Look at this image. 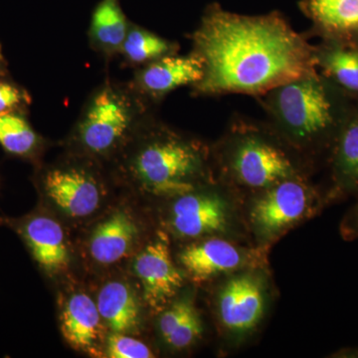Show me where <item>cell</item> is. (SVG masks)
<instances>
[{
    "label": "cell",
    "instance_id": "1",
    "mask_svg": "<svg viewBox=\"0 0 358 358\" xmlns=\"http://www.w3.org/2000/svg\"><path fill=\"white\" fill-rule=\"evenodd\" d=\"M190 40L204 68L201 81L190 88L194 96L257 99L317 70L315 44L279 11L244 15L213 2Z\"/></svg>",
    "mask_w": 358,
    "mask_h": 358
},
{
    "label": "cell",
    "instance_id": "2",
    "mask_svg": "<svg viewBox=\"0 0 358 358\" xmlns=\"http://www.w3.org/2000/svg\"><path fill=\"white\" fill-rule=\"evenodd\" d=\"M266 122L315 169L326 162L355 103L315 70L257 98Z\"/></svg>",
    "mask_w": 358,
    "mask_h": 358
},
{
    "label": "cell",
    "instance_id": "3",
    "mask_svg": "<svg viewBox=\"0 0 358 358\" xmlns=\"http://www.w3.org/2000/svg\"><path fill=\"white\" fill-rule=\"evenodd\" d=\"M216 178L239 196L313 173L267 122L235 117L211 147Z\"/></svg>",
    "mask_w": 358,
    "mask_h": 358
},
{
    "label": "cell",
    "instance_id": "4",
    "mask_svg": "<svg viewBox=\"0 0 358 358\" xmlns=\"http://www.w3.org/2000/svg\"><path fill=\"white\" fill-rule=\"evenodd\" d=\"M126 169L145 192L174 199L215 180L211 147L157 117L136 134Z\"/></svg>",
    "mask_w": 358,
    "mask_h": 358
},
{
    "label": "cell",
    "instance_id": "5",
    "mask_svg": "<svg viewBox=\"0 0 358 358\" xmlns=\"http://www.w3.org/2000/svg\"><path fill=\"white\" fill-rule=\"evenodd\" d=\"M157 106L129 83L106 79L87 99L73 129L78 150L106 157L122 150L155 117Z\"/></svg>",
    "mask_w": 358,
    "mask_h": 358
},
{
    "label": "cell",
    "instance_id": "6",
    "mask_svg": "<svg viewBox=\"0 0 358 358\" xmlns=\"http://www.w3.org/2000/svg\"><path fill=\"white\" fill-rule=\"evenodd\" d=\"M243 207L245 226L256 246L271 245L296 226L319 213L324 197L310 178L286 179L247 196Z\"/></svg>",
    "mask_w": 358,
    "mask_h": 358
},
{
    "label": "cell",
    "instance_id": "7",
    "mask_svg": "<svg viewBox=\"0 0 358 358\" xmlns=\"http://www.w3.org/2000/svg\"><path fill=\"white\" fill-rule=\"evenodd\" d=\"M173 199L169 227L179 238L235 240L246 229L239 195L218 178Z\"/></svg>",
    "mask_w": 358,
    "mask_h": 358
},
{
    "label": "cell",
    "instance_id": "8",
    "mask_svg": "<svg viewBox=\"0 0 358 358\" xmlns=\"http://www.w3.org/2000/svg\"><path fill=\"white\" fill-rule=\"evenodd\" d=\"M271 291L267 267L246 268L222 278L213 306L224 338L238 345L253 336L267 315Z\"/></svg>",
    "mask_w": 358,
    "mask_h": 358
},
{
    "label": "cell",
    "instance_id": "9",
    "mask_svg": "<svg viewBox=\"0 0 358 358\" xmlns=\"http://www.w3.org/2000/svg\"><path fill=\"white\" fill-rule=\"evenodd\" d=\"M267 252L230 238L207 237L181 250L178 262L192 281L201 284L246 268L267 267Z\"/></svg>",
    "mask_w": 358,
    "mask_h": 358
},
{
    "label": "cell",
    "instance_id": "10",
    "mask_svg": "<svg viewBox=\"0 0 358 358\" xmlns=\"http://www.w3.org/2000/svg\"><path fill=\"white\" fill-rule=\"evenodd\" d=\"M40 185L45 195L72 217H86L100 206L101 185L88 167H50L40 176Z\"/></svg>",
    "mask_w": 358,
    "mask_h": 358
},
{
    "label": "cell",
    "instance_id": "11",
    "mask_svg": "<svg viewBox=\"0 0 358 358\" xmlns=\"http://www.w3.org/2000/svg\"><path fill=\"white\" fill-rule=\"evenodd\" d=\"M134 270L152 310H164L185 284V273L176 267L166 238L159 235L136 256Z\"/></svg>",
    "mask_w": 358,
    "mask_h": 358
},
{
    "label": "cell",
    "instance_id": "12",
    "mask_svg": "<svg viewBox=\"0 0 358 358\" xmlns=\"http://www.w3.org/2000/svg\"><path fill=\"white\" fill-rule=\"evenodd\" d=\"M204 75L203 63L192 52L186 55L171 54L136 68L129 83L148 102L159 106L169 94L190 87L201 81Z\"/></svg>",
    "mask_w": 358,
    "mask_h": 358
},
{
    "label": "cell",
    "instance_id": "13",
    "mask_svg": "<svg viewBox=\"0 0 358 358\" xmlns=\"http://www.w3.org/2000/svg\"><path fill=\"white\" fill-rule=\"evenodd\" d=\"M13 226L40 268L48 273H57L68 267L69 251L64 231L57 221L37 214L21 219Z\"/></svg>",
    "mask_w": 358,
    "mask_h": 358
},
{
    "label": "cell",
    "instance_id": "14",
    "mask_svg": "<svg viewBox=\"0 0 358 358\" xmlns=\"http://www.w3.org/2000/svg\"><path fill=\"white\" fill-rule=\"evenodd\" d=\"M327 164L331 178L327 199L358 195V103L341 127Z\"/></svg>",
    "mask_w": 358,
    "mask_h": 358
},
{
    "label": "cell",
    "instance_id": "15",
    "mask_svg": "<svg viewBox=\"0 0 358 358\" xmlns=\"http://www.w3.org/2000/svg\"><path fill=\"white\" fill-rule=\"evenodd\" d=\"M299 7L312 24L308 38H358V0H301Z\"/></svg>",
    "mask_w": 358,
    "mask_h": 358
},
{
    "label": "cell",
    "instance_id": "16",
    "mask_svg": "<svg viewBox=\"0 0 358 358\" xmlns=\"http://www.w3.org/2000/svg\"><path fill=\"white\" fill-rule=\"evenodd\" d=\"M315 61L320 73L358 103V38L320 40Z\"/></svg>",
    "mask_w": 358,
    "mask_h": 358
},
{
    "label": "cell",
    "instance_id": "17",
    "mask_svg": "<svg viewBox=\"0 0 358 358\" xmlns=\"http://www.w3.org/2000/svg\"><path fill=\"white\" fill-rule=\"evenodd\" d=\"M96 303L88 294L77 293L68 299L61 313V329L73 348L92 355H100L102 324Z\"/></svg>",
    "mask_w": 358,
    "mask_h": 358
},
{
    "label": "cell",
    "instance_id": "18",
    "mask_svg": "<svg viewBox=\"0 0 358 358\" xmlns=\"http://www.w3.org/2000/svg\"><path fill=\"white\" fill-rule=\"evenodd\" d=\"M138 235V225L128 212H115L92 233L90 254L102 265L119 262L128 255Z\"/></svg>",
    "mask_w": 358,
    "mask_h": 358
},
{
    "label": "cell",
    "instance_id": "19",
    "mask_svg": "<svg viewBox=\"0 0 358 358\" xmlns=\"http://www.w3.org/2000/svg\"><path fill=\"white\" fill-rule=\"evenodd\" d=\"M131 24L120 0H100L92 13L90 45L103 58L110 60L120 55Z\"/></svg>",
    "mask_w": 358,
    "mask_h": 358
},
{
    "label": "cell",
    "instance_id": "20",
    "mask_svg": "<svg viewBox=\"0 0 358 358\" xmlns=\"http://www.w3.org/2000/svg\"><path fill=\"white\" fill-rule=\"evenodd\" d=\"M159 331L164 343L176 350H185L201 338L203 324L192 296L171 301L162 310Z\"/></svg>",
    "mask_w": 358,
    "mask_h": 358
},
{
    "label": "cell",
    "instance_id": "21",
    "mask_svg": "<svg viewBox=\"0 0 358 358\" xmlns=\"http://www.w3.org/2000/svg\"><path fill=\"white\" fill-rule=\"evenodd\" d=\"M96 307L113 333L131 334L140 326L138 299L124 282L113 281L102 287L96 299Z\"/></svg>",
    "mask_w": 358,
    "mask_h": 358
},
{
    "label": "cell",
    "instance_id": "22",
    "mask_svg": "<svg viewBox=\"0 0 358 358\" xmlns=\"http://www.w3.org/2000/svg\"><path fill=\"white\" fill-rule=\"evenodd\" d=\"M176 53H179L178 42L164 38L157 33L131 23L120 55L127 65L136 69L157 59Z\"/></svg>",
    "mask_w": 358,
    "mask_h": 358
},
{
    "label": "cell",
    "instance_id": "23",
    "mask_svg": "<svg viewBox=\"0 0 358 358\" xmlns=\"http://www.w3.org/2000/svg\"><path fill=\"white\" fill-rule=\"evenodd\" d=\"M0 145L13 157L33 159L41 150L42 138L22 110L0 113Z\"/></svg>",
    "mask_w": 358,
    "mask_h": 358
},
{
    "label": "cell",
    "instance_id": "24",
    "mask_svg": "<svg viewBox=\"0 0 358 358\" xmlns=\"http://www.w3.org/2000/svg\"><path fill=\"white\" fill-rule=\"evenodd\" d=\"M107 355L110 358L154 357L147 345L121 333L110 334L107 339Z\"/></svg>",
    "mask_w": 358,
    "mask_h": 358
},
{
    "label": "cell",
    "instance_id": "25",
    "mask_svg": "<svg viewBox=\"0 0 358 358\" xmlns=\"http://www.w3.org/2000/svg\"><path fill=\"white\" fill-rule=\"evenodd\" d=\"M0 77V113L24 110L31 103V96L17 84Z\"/></svg>",
    "mask_w": 358,
    "mask_h": 358
},
{
    "label": "cell",
    "instance_id": "26",
    "mask_svg": "<svg viewBox=\"0 0 358 358\" xmlns=\"http://www.w3.org/2000/svg\"><path fill=\"white\" fill-rule=\"evenodd\" d=\"M341 230V235L345 239H358V201L343 218Z\"/></svg>",
    "mask_w": 358,
    "mask_h": 358
},
{
    "label": "cell",
    "instance_id": "27",
    "mask_svg": "<svg viewBox=\"0 0 358 358\" xmlns=\"http://www.w3.org/2000/svg\"><path fill=\"white\" fill-rule=\"evenodd\" d=\"M7 72V63L2 52V46L0 44V77L6 76Z\"/></svg>",
    "mask_w": 358,
    "mask_h": 358
}]
</instances>
